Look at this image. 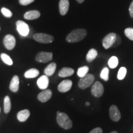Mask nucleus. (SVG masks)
<instances>
[{"label": "nucleus", "mask_w": 133, "mask_h": 133, "mask_svg": "<svg viewBox=\"0 0 133 133\" xmlns=\"http://www.w3.org/2000/svg\"><path fill=\"white\" fill-rule=\"evenodd\" d=\"M89 105H90V103H89V102H86V106H89Z\"/></svg>", "instance_id": "f704fd0d"}, {"label": "nucleus", "mask_w": 133, "mask_h": 133, "mask_svg": "<svg viewBox=\"0 0 133 133\" xmlns=\"http://www.w3.org/2000/svg\"><path fill=\"white\" fill-rule=\"evenodd\" d=\"M89 133H102V129L99 127L96 128L92 129Z\"/></svg>", "instance_id": "2f4dec72"}, {"label": "nucleus", "mask_w": 133, "mask_h": 133, "mask_svg": "<svg viewBox=\"0 0 133 133\" xmlns=\"http://www.w3.org/2000/svg\"><path fill=\"white\" fill-rule=\"evenodd\" d=\"M74 74V70L71 68L64 67L59 71V76L60 77L65 78L70 76Z\"/></svg>", "instance_id": "a211bd4d"}, {"label": "nucleus", "mask_w": 133, "mask_h": 133, "mask_svg": "<svg viewBox=\"0 0 133 133\" xmlns=\"http://www.w3.org/2000/svg\"><path fill=\"white\" fill-rule=\"evenodd\" d=\"M97 56V51L95 49H91L88 51L86 55V61L88 62H91L96 59Z\"/></svg>", "instance_id": "412c9836"}, {"label": "nucleus", "mask_w": 133, "mask_h": 133, "mask_svg": "<svg viewBox=\"0 0 133 133\" xmlns=\"http://www.w3.org/2000/svg\"><path fill=\"white\" fill-rule=\"evenodd\" d=\"M57 123L62 128L70 129L72 127V121L66 114L58 111L57 112Z\"/></svg>", "instance_id": "f03ea898"}, {"label": "nucleus", "mask_w": 133, "mask_h": 133, "mask_svg": "<svg viewBox=\"0 0 133 133\" xmlns=\"http://www.w3.org/2000/svg\"><path fill=\"white\" fill-rule=\"evenodd\" d=\"M19 78L17 75H14L11 79L9 85L10 90L12 92H17L19 88Z\"/></svg>", "instance_id": "dca6fc26"}, {"label": "nucleus", "mask_w": 133, "mask_h": 133, "mask_svg": "<svg viewBox=\"0 0 133 133\" xmlns=\"http://www.w3.org/2000/svg\"><path fill=\"white\" fill-rule=\"evenodd\" d=\"M11 109V102L10 97L6 96L4 99V112L5 114H8Z\"/></svg>", "instance_id": "4be33fe9"}, {"label": "nucleus", "mask_w": 133, "mask_h": 133, "mask_svg": "<svg viewBox=\"0 0 133 133\" xmlns=\"http://www.w3.org/2000/svg\"><path fill=\"white\" fill-rule=\"evenodd\" d=\"M52 92L50 89H45L38 95V99L41 102H46L52 97Z\"/></svg>", "instance_id": "f8f14e48"}, {"label": "nucleus", "mask_w": 133, "mask_h": 133, "mask_svg": "<svg viewBox=\"0 0 133 133\" xmlns=\"http://www.w3.org/2000/svg\"><path fill=\"white\" fill-rule=\"evenodd\" d=\"M56 66H57V65H56L55 62L50 63L45 68V69L44 70V73L45 74V75L48 76H52L55 73V71H56Z\"/></svg>", "instance_id": "6ab92c4d"}, {"label": "nucleus", "mask_w": 133, "mask_h": 133, "mask_svg": "<svg viewBox=\"0 0 133 133\" xmlns=\"http://www.w3.org/2000/svg\"><path fill=\"white\" fill-rule=\"evenodd\" d=\"M71 86L72 81L69 79H65L60 83L57 87V89L61 92H66L70 90Z\"/></svg>", "instance_id": "9b49d317"}, {"label": "nucleus", "mask_w": 133, "mask_h": 133, "mask_svg": "<svg viewBox=\"0 0 133 133\" xmlns=\"http://www.w3.org/2000/svg\"><path fill=\"white\" fill-rule=\"evenodd\" d=\"M34 1L35 0H19V3L22 6H27V5L33 3Z\"/></svg>", "instance_id": "c756f323"}, {"label": "nucleus", "mask_w": 133, "mask_h": 133, "mask_svg": "<svg viewBox=\"0 0 133 133\" xmlns=\"http://www.w3.org/2000/svg\"><path fill=\"white\" fill-rule=\"evenodd\" d=\"M1 12L3 16L7 18H10L12 16V12L9 9L6 8H2L1 9Z\"/></svg>", "instance_id": "c85d7f7f"}, {"label": "nucleus", "mask_w": 133, "mask_h": 133, "mask_svg": "<svg viewBox=\"0 0 133 133\" xmlns=\"http://www.w3.org/2000/svg\"><path fill=\"white\" fill-rule=\"evenodd\" d=\"M94 76L92 74H87L84 77L81 78L78 82V86L80 89H84L89 88L94 83Z\"/></svg>", "instance_id": "20e7f679"}, {"label": "nucleus", "mask_w": 133, "mask_h": 133, "mask_svg": "<svg viewBox=\"0 0 133 133\" xmlns=\"http://www.w3.org/2000/svg\"><path fill=\"white\" fill-rule=\"evenodd\" d=\"M87 35V31L83 29H77L71 31L66 36V41L69 43H77L83 40Z\"/></svg>", "instance_id": "f257e3e1"}, {"label": "nucleus", "mask_w": 133, "mask_h": 133, "mask_svg": "<svg viewBox=\"0 0 133 133\" xmlns=\"http://www.w3.org/2000/svg\"><path fill=\"white\" fill-rule=\"evenodd\" d=\"M39 71L36 69H31L26 71L24 74V76L26 78H34L39 75Z\"/></svg>", "instance_id": "aec40b11"}, {"label": "nucleus", "mask_w": 133, "mask_h": 133, "mask_svg": "<svg viewBox=\"0 0 133 133\" xmlns=\"http://www.w3.org/2000/svg\"><path fill=\"white\" fill-rule=\"evenodd\" d=\"M76 1H77V2L78 3H80V4H81V3H83V2H84V0H76Z\"/></svg>", "instance_id": "72a5a7b5"}, {"label": "nucleus", "mask_w": 133, "mask_h": 133, "mask_svg": "<svg viewBox=\"0 0 133 133\" xmlns=\"http://www.w3.org/2000/svg\"><path fill=\"white\" fill-rule=\"evenodd\" d=\"M53 55L52 52H39L36 54L35 60L38 62L47 63L52 61Z\"/></svg>", "instance_id": "6e6552de"}, {"label": "nucleus", "mask_w": 133, "mask_h": 133, "mask_svg": "<svg viewBox=\"0 0 133 133\" xmlns=\"http://www.w3.org/2000/svg\"><path fill=\"white\" fill-rule=\"evenodd\" d=\"M104 88L102 84L99 81H96L91 88V94L96 97H100L104 94Z\"/></svg>", "instance_id": "423d86ee"}, {"label": "nucleus", "mask_w": 133, "mask_h": 133, "mask_svg": "<svg viewBox=\"0 0 133 133\" xmlns=\"http://www.w3.org/2000/svg\"><path fill=\"white\" fill-rule=\"evenodd\" d=\"M1 59L3 61V62L5 63L6 65H12V60L8 54H5V53H2L1 54Z\"/></svg>", "instance_id": "393cba45"}, {"label": "nucleus", "mask_w": 133, "mask_h": 133, "mask_svg": "<svg viewBox=\"0 0 133 133\" xmlns=\"http://www.w3.org/2000/svg\"><path fill=\"white\" fill-rule=\"evenodd\" d=\"M121 39L120 36L116 35V39H115V43H114V44H113L112 46L114 48L117 47V46H118L119 44H121Z\"/></svg>", "instance_id": "7c9ffc66"}, {"label": "nucleus", "mask_w": 133, "mask_h": 133, "mask_svg": "<svg viewBox=\"0 0 133 133\" xmlns=\"http://www.w3.org/2000/svg\"><path fill=\"white\" fill-rule=\"evenodd\" d=\"M49 78L45 75L40 76L37 80V86L39 89H43V90H45L46 89H47L49 86Z\"/></svg>", "instance_id": "ddd939ff"}, {"label": "nucleus", "mask_w": 133, "mask_h": 133, "mask_svg": "<svg viewBox=\"0 0 133 133\" xmlns=\"http://www.w3.org/2000/svg\"><path fill=\"white\" fill-rule=\"evenodd\" d=\"M0 112H1V108H0Z\"/></svg>", "instance_id": "e433bc0d"}, {"label": "nucleus", "mask_w": 133, "mask_h": 133, "mask_svg": "<svg viewBox=\"0 0 133 133\" xmlns=\"http://www.w3.org/2000/svg\"><path fill=\"white\" fill-rule=\"evenodd\" d=\"M110 117L112 120L114 121H118L121 118V114L119 109L115 105H113L109 110Z\"/></svg>", "instance_id": "9d476101"}, {"label": "nucleus", "mask_w": 133, "mask_h": 133, "mask_svg": "<svg viewBox=\"0 0 133 133\" xmlns=\"http://www.w3.org/2000/svg\"><path fill=\"white\" fill-rule=\"evenodd\" d=\"M89 70V67L87 66H81V67H79L77 71L78 76L80 78L84 77V76H86L88 74Z\"/></svg>", "instance_id": "5701e85b"}, {"label": "nucleus", "mask_w": 133, "mask_h": 133, "mask_svg": "<svg viewBox=\"0 0 133 133\" xmlns=\"http://www.w3.org/2000/svg\"><path fill=\"white\" fill-rule=\"evenodd\" d=\"M30 115V111L27 109H25L18 112L17 115V118L18 120L21 121V122H25V121L27 120Z\"/></svg>", "instance_id": "f3484780"}, {"label": "nucleus", "mask_w": 133, "mask_h": 133, "mask_svg": "<svg viewBox=\"0 0 133 133\" xmlns=\"http://www.w3.org/2000/svg\"><path fill=\"white\" fill-rule=\"evenodd\" d=\"M124 34L126 37L130 40L133 41V29L132 28H127L124 30Z\"/></svg>", "instance_id": "cd10ccee"}, {"label": "nucleus", "mask_w": 133, "mask_h": 133, "mask_svg": "<svg viewBox=\"0 0 133 133\" xmlns=\"http://www.w3.org/2000/svg\"><path fill=\"white\" fill-rule=\"evenodd\" d=\"M34 40L37 41L38 43H43V44H48L54 41V38L50 35L46 33H36L33 36Z\"/></svg>", "instance_id": "7ed1b4c3"}, {"label": "nucleus", "mask_w": 133, "mask_h": 133, "mask_svg": "<svg viewBox=\"0 0 133 133\" xmlns=\"http://www.w3.org/2000/svg\"><path fill=\"white\" fill-rule=\"evenodd\" d=\"M126 73H127V70L125 67H121L119 69L118 72L117 78L119 80H122L126 76Z\"/></svg>", "instance_id": "bb28decb"}, {"label": "nucleus", "mask_w": 133, "mask_h": 133, "mask_svg": "<svg viewBox=\"0 0 133 133\" xmlns=\"http://www.w3.org/2000/svg\"><path fill=\"white\" fill-rule=\"evenodd\" d=\"M3 44H4V47L8 50H12L14 49L16 46V38L12 35H7L5 36L3 39Z\"/></svg>", "instance_id": "1a4fd4ad"}, {"label": "nucleus", "mask_w": 133, "mask_h": 133, "mask_svg": "<svg viewBox=\"0 0 133 133\" xmlns=\"http://www.w3.org/2000/svg\"><path fill=\"white\" fill-rule=\"evenodd\" d=\"M16 29L18 33L22 36L29 35L30 33V27L26 23L22 21H17L16 23Z\"/></svg>", "instance_id": "39448f33"}, {"label": "nucleus", "mask_w": 133, "mask_h": 133, "mask_svg": "<svg viewBox=\"0 0 133 133\" xmlns=\"http://www.w3.org/2000/svg\"><path fill=\"white\" fill-rule=\"evenodd\" d=\"M110 133H118V132H116V131H112V132H110Z\"/></svg>", "instance_id": "c9c22d12"}, {"label": "nucleus", "mask_w": 133, "mask_h": 133, "mask_svg": "<svg viewBox=\"0 0 133 133\" xmlns=\"http://www.w3.org/2000/svg\"><path fill=\"white\" fill-rule=\"evenodd\" d=\"M129 14H130V16L132 18H133V1L131 2L130 6H129Z\"/></svg>", "instance_id": "473e14b6"}, {"label": "nucleus", "mask_w": 133, "mask_h": 133, "mask_svg": "<svg viewBox=\"0 0 133 133\" xmlns=\"http://www.w3.org/2000/svg\"><path fill=\"white\" fill-rule=\"evenodd\" d=\"M116 38V35L115 33H110L105 36L103 39L102 45L105 49H107L112 47Z\"/></svg>", "instance_id": "0eeeda50"}, {"label": "nucleus", "mask_w": 133, "mask_h": 133, "mask_svg": "<svg viewBox=\"0 0 133 133\" xmlns=\"http://www.w3.org/2000/svg\"><path fill=\"white\" fill-rule=\"evenodd\" d=\"M41 16L40 12L37 10H32V11H29L25 12L24 15V19L26 20H36L38 19Z\"/></svg>", "instance_id": "2eb2a0df"}, {"label": "nucleus", "mask_w": 133, "mask_h": 133, "mask_svg": "<svg viewBox=\"0 0 133 133\" xmlns=\"http://www.w3.org/2000/svg\"><path fill=\"white\" fill-rule=\"evenodd\" d=\"M0 30H1V28H0Z\"/></svg>", "instance_id": "4c0bfd02"}, {"label": "nucleus", "mask_w": 133, "mask_h": 133, "mask_svg": "<svg viewBox=\"0 0 133 133\" xmlns=\"http://www.w3.org/2000/svg\"><path fill=\"white\" fill-rule=\"evenodd\" d=\"M100 76L102 79H104V81H107L109 80V70L107 67H105L102 69V70L101 71V75Z\"/></svg>", "instance_id": "a878e982"}, {"label": "nucleus", "mask_w": 133, "mask_h": 133, "mask_svg": "<svg viewBox=\"0 0 133 133\" xmlns=\"http://www.w3.org/2000/svg\"><path fill=\"white\" fill-rule=\"evenodd\" d=\"M118 59L116 56H112L108 61V65L111 69L116 68L118 66Z\"/></svg>", "instance_id": "b1692460"}, {"label": "nucleus", "mask_w": 133, "mask_h": 133, "mask_svg": "<svg viewBox=\"0 0 133 133\" xmlns=\"http://www.w3.org/2000/svg\"><path fill=\"white\" fill-rule=\"evenodd\" d=\"M69 0H60L59 8L61 16H65L66 14L69 9Z\"/></svg>", "instance_id": "4468645a"}]
</instances>
